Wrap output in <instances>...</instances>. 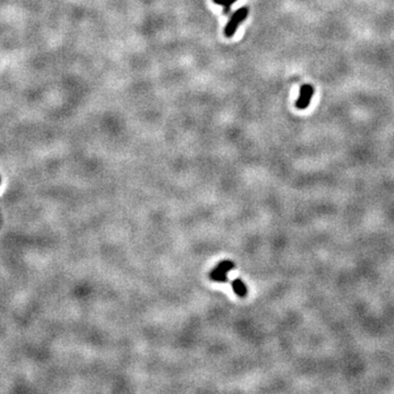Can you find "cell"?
<instances>
[{
    "mask_svg": "<svg viewBox=\"0 0 394 394\" xmlns=\"http://www.w3.org/2000/svg\"><path fill=\"white\" fill-rule=\"evenodd\" d=\"M248 14H249L248 7H242V8L238 9V10L232 14V17L230 18V21L227 23V26H225V35L227 37H231L235 33V31L238 30L239 26L241 25L244 20H246Z\"/></svg>",
    "mask_w": 394,
    "mask_h": 394,
    "instance_id": "cell-1",
    "label": "cell"
},
{
    "mask_svg": "<svg viewBox=\"0 0 394 394\" xmlns=\"http://www.w3.org/2000/svg\"><path fill=\"white\" fill-rule=\"evenodd\" d=\"M313 86L311 84H304L301 85L300 88V94L299 98H298L296 102V108L299 110H305L309 107L310 101L312 99V95H313Z\"/></svg>",
    "mask_w": 394,
    "mask_h": 394,
    "instance_id": "cell-2",
    "label": "cell"
},
{
    "mask_svg": "<svg viewBox=\"0 0 394 394\" xmlns=\"http://www.w3.org/2000/svg\"><path fill=\"white\" fill-rule=\"evenodd\" d=\"M232 288H233L235 294H237L239 297H244L248 294L246 283L240 280V278H237V280H234L232 281Z\"/></svg>",
    "mask_w": 394,
    "mask_h": 394,
    "instance_id": "cell-3",
    "label": "cell"
},
{
    "mask_svg": "<svg viewBox=\"0 0 394 394\" xmlns=\"http://www.w3.org/2000/svg\"><path fill=\"white\" fill-rule=\"evenodd\" d=\"M210 278L214 281L225 282V281H228V274L224 273L223 271H220L217 267H216V268H214L213 272L210 273Z\"/></svg>",
    "mask_w": 394,
    "mask_h": 394,
    "instance_id": "cell-4",
    "label": "cell"
},
{
    "mask_svg": "<svg viewBox=\"0 0 394 394\" xmlns=\"http://www.w3.org/2000/svg\"><path fill=\"white\" fill-rule=\"evenodd\" d=\"M238 0H214V2L216 4H220V6L224 7V13L225 14H229L230 10H231V6L234 3L237 2Z\"/></svg>",
    "mask_w": 394,
    "mask_h": 394,
    "instance_id": "cell-5",
    "label": "cell"
},
{
    "mask_svg": "<svg viewBox=\"0 0 394 394\" xmlns=\"http://www.w3.org/2000/svg\"><path fill=\"white\" fill-rule=\"evenodd\" d=\"M234 267V264L231 261H223L220 264H218L217 268L220 271H223L224 273H227L230 272Z\"/></svg>",
    "mask_w": 394,
    "mask_h": 394,
    "instance_id": "cell-6",
    "label": "cell"
},
{
    "mask_svg": "<svg viewBox=\"0 0 394 394\" xmlns=\"http://www.w3.org/2000/svg\"><path fill=\"white\" fill-rule=\"evenodd\" d=\"M0 182H1V179H0Z\"/></svg>",
    "mask_w": 394,
    "mask_h": 394,
    "instance_id": "cell-7",
    "label": "cell"
}]
</instances>
